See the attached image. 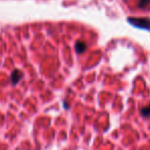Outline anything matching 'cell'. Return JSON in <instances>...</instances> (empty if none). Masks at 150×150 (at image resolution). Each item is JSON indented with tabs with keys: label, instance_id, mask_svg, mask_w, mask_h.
Masks as SVG:
<instances>
[{
	"label": "cell",
	"instance_id": "obj_2",
	"mask_svg": "<svg viewBox=\"0 0 150 150\" xmlns=\"http://www.w3.org/2000/svg\"><path fill=\"white\" fill-rule=\"evenodd\" d=\"M23 73L21 71H13L11 74V77H10V80H11V83L12 85H16V84L18 83V82L21 81V80L23 79Z\"/></svg>",
	"mask_w": 150,
	"mask_h": 150
},
{
	"label": "cell",
	"instance_id": "obj_4",
	"mask_svg": "<svg viewBox=\"0 0 150 150\" xmlns=\"http://www.w3.org/2000/svg\"><path fill=\"white\" fill-rule=\"evenodd\" d=\"M140 113L142 117H150V104L146 107H142V108L140 109Z\"/></svg>",
	"mask_w": 150,
	"mask_h": 150
},
{
	"label": "cell",
	"instance_id": "obj_1",
	"mask_svg": "<svg viewBox=\"0 0 150 150\" xmlns=\"http://www.w3.org/2000/svg\"><path fill=\"white\" fill-rule=\"evenodd\" d=\"M128 21L130 22V24H132L133 26H135V27L150 30V20L149 18H128Z\"/></svg>",
	"mask_w": 150,
	"mask_h": 150
},
{
	"label": "cell",
	"instance_id": "obj_3",
	"mask_svg": "<svg viewBox=\"0 0 150 150\" xmlns=\"http://www.w3.org/2000/svg\"><path fill=\"white\" fill-rule=\"evenodd\" d=\"M86 49H87V45H86L85 42L78 41L76 43V51H77V53H83V52H85Z\"/></svg>",
	"mask_w": 150,
	"mask_h": 150
},
{
	"label": "cell",
	"instance_id": "obj_5",
	"mask_svg": "<svg viewBox=\"0 0 150 150\" xmlns=\"http://www.w3.org/2000/svg\"><path fill=\"white\" fill-rule=\"evenodd\" d=\"M150 3V0H139L138 1V7L139 8H144Z\"/></svg>",
	"mask_w": 150,
	"mask_h": 150
}]
</instances>
